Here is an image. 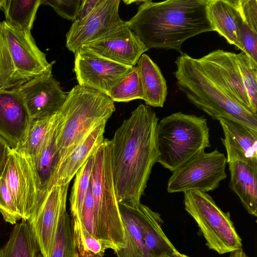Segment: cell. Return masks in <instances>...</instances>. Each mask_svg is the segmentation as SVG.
I'll use <instances>...</instances> for the list:
<instances>
[{
	"instance_id": "33",
	"label": "cell",
	"mask_w": 257,
	"mask_h": 257,
	"mask_svg": "<svg viewBox=\"0 0 257 257\" xmlns=\"http://www.w3.org/2000/svg\"><path fill=\"white\" fill-rule=\"evenodd\" d=\"M236 56L252 110L257 113V62L242 52Z\"/></svg>"
},
{
	"instance_id": "3",
	"label": "cell",
	"mask_w": 257,
	"mask_h": 257,
	"mask_svg": "<svg viewBox=\"0 0 257 257\" xmlns=\"http://www.w3.org/2000/svg\"><path fill=\"white\" fill-rule=\"evenodd\" d=\"M207 0L143 1L125 22L148 49L175 50L190 38L214 31L206 13Z\"/></svg>"
},
{
	"instance_id": "27",
	"label": "cell",
	"mask_w": 257,
	"mask_h": 257,
	"mask_svg": "<svg viewBox=\"0 0 257 257\" xmlns=\"http://www.w3.org/2000/svg\"><path fill=\"white\" fill-rule=\"evenodd\" d=\"M58 112L48 117L32 121L26 141L19 148L31 158L33 163L40 155L55 127Z\"/></svg>"
},
{
	"instance_id": "16",
	"label": "cell",
	"mask_w": 257,
	"mask_h": 257,
	"mask_svg": "<svg viewBox=\"0 0 257 257\" xmlns=\"http://www.w3.org/2000/svg\"><path fill=\"white\" fill-rule=\"evenodd\" d=\"M82 47L115 62L134 66L149 49L128 28L123 25L101 39Z\"/></svg>"
},
{
	"instance_id": "23",
	"label": "cell",
	"mask_w": 257,
	"mask_h": 257,
	"mask_svg": "<svg viewBox=\"0 0 257 257\" xmlns=\"http://www.w3.org/2000/svg\"><path fill=\"white\" fill-rule=\"evenodd\" d=\"M118 207L124 228L125 247L115 252L117 257H150L133 207L120 203Z\"/></svg>"
},
{
	"instance_id": "22",
	"label": "cell",
	"mask_w": 257,
	"mask_h": 257,
	"mask_svg": "<svg viewBox=\"0 0 257 257\" xmlns=\"http://www.w3.org/2000/svg\"><path fill=\"white\" fill-rule=\"evenodd\" d=\"M142 84L143 98L147 105L162 107L168 94L166 81L158 66L143 54L136 66Z\"/></svg>"
},
{
	"instance_id": "28",
	"label": "cell",
	"mask_w": 257,
	"mask_h": 257,
	"mask_svg": "<svg viewBox=\"0 0 257 257\" xmlns=\"http://www.w3.org/2000/svg\"><path fill=\"white\" fill-rule=\"evenodd\" d=\"M94 153L76 173L71 190L70 203L72 217L77 218L80 222L84 202L89 186Z\"/></svg>"
},
{
	"instance_id": "37",
	"label": "cell",
	"mask_w": 257,
	"mask_h": 257,
	"mask_svg": "<svg viewBox=\"0 0 257 257\" xmlns=\"http://www.w3.org/2000/svg\"><path fill=\"white\" fill-rule=\"evenodd\" d=\"M102 0H82L77 17L72 25H77L83 21Z\"/></svg>"
},
{
	"instance_id": "2",
	"label": "cell",
	"mask_w": 257,
	"mask_h": 257,
	"mask_svg": "<svg viewBox=\"0 0 257 257\" xmlns=\"http://www.w3.org/2000/svg\"><path fill=\"white\" fill-rule=\"evenodd\" d=\"M159 118L147 105L140 104L116 130L111 143V163L118 203H141L152 168L158 162Z\"/></svg>"
},
{
	"instance_id": "6",
	"label": "cell",
	"mask_w": 257,
	"mask_h": 257,
	"mask_svg": "<svg viewBox=\"0 0 257 257\" xmlns=\"http://www.w3.org/2000/svg\"><path fill=\"white\" fill-rule=\"evenodd\" d=\"M158 163L171 172L210 147L209 128L204 116L177 112L158 122Z\"/></svg>"
},
{
	"instance_id": "15",
	"label": "cell",
	"mask_w": 257,
	"mask_h": 257,
	"mask_svg": "<svg viewBox=\"0 0 257 257\" xmlns=\"http://www.w3.org/2000/svg\"><path fill=\"white\" fill-rule=\"evenodd\" d=\"M31 122L26 106L15 89L0 90V137L11 149L24 144Z\"/></svg>"
},
{
	"instance_id": "5",
	"label": "cell",
	"mask_w": 257,
	"mask_h": 257,
	"mask_svg": "<svg viewBox=\"0 0 257 257\" xmlns=\"http://www.w3.org/2000/svg\"><path fill=\"white\" fill-rule=\"evenodd\" d=\"M93 200L94 237L106 248L125 247L124 228L118 207L111 163L110 140L104 139L94 153L90 179Z\"/></svg>"
},
{
	"instance_id": "20",
	"label": "cell",
	"mask_w": 257,
	"mask_h": 257,
	"mask_svg": "<svg viewBox=\"0 0 257 257\" xmlns=\"http://www.w3.org/2000/svg\"><path fill=\"white\" fill-rule=\"evenodd\" d=\"M229 187L238 196L247 212L257 216V167L240 161L228 163Z\"/></svg>"
},
{
	"instance_id": "10",
	"label": "cell",
	"mask_w": 257,
	"mask_h": 257,
	"mask_svg": "<svg viewBox=\"0 0 257 257\" xmlns=\"http://www.w3.org/2000/svg\"><path fill=\"white\" fill-rule=\"evenodd\" d=\"M74 54V70L78 85L107 95L133 67L108 59L84 47Z\"/></svg>"
},
{
	"instance_id": "7",
	"label": "cell",
	"mask_w": 257,
	"mask_h": 257,
	"mask_svg": "<svg viewBox=\"0 0 257 257\" xmlns=\"http://www.w3.org/2000/svg\"><path fill=\"white\" fill-rule=\"evenodd\" d=\"M184 195L185 209L197 223L209 249L223 254L242 248L229 212L223 211L206 192L190 190Z\"/></svg>"
},
{
	"instance_id": "40",
	"label": "cell",
	"mask_w": 257,
	"mask_h": 257,
	"mask_svg": "<svg viewBox=\"0 0 257 257\" xmlns=\"http://www.w3.org/2000/svg\"><path fill=\"white\" fill-rule=\"evenodd\" d=\"M160 257H181V253H180L179 251L175 253L174 254L171 255H166V256H163Z\"/></svg>"
},
{
	"instance_id": "24",
	"label": "cell",
	"mask_w": 257,
	"mask_h": 257,
	"mask_svg": "<svg viewBox=\"0 0 257 257\" xmlns=\"http://www.w3.org/2000/svg\"><path fill=\"white\" fill-rule=\"evenodd\" d=\"M39 246L28 221L14 226L7 241L0 247V257H38Z\"/></svg>"
},
{
	"instance_id": "14",
	"label": "cell",
	"mask_w": 257,
	"mask_h": 257,
	"mask_svg": "<svg viewBox=\"0 0 257 257\" xmlns=\"http://www.w3.org/2000/svg\"><path fill=\"white\" fill-rule=\"evenodd\" d=\"M15 89L22 97L32 121L57 113L67 95L52 72L34 77Z\"/></svg>"
},
{
	"instance_id": "29",
	"label": "cell",
	"mask_w": 257,
	"mask_h": 257,
	"mask_svg": "<svg viewBox=\"0 0 257 257\" xmlns=\"http://www.w3.org/2000/svg\"><path fill=\"white\" fill-rule=\"evenodd\" d=\"M107 96L113 102H127L143 99V89L136 66H133L111 88Z\"/></svg>"
},
{
	"instance_id": "9",
	"label": "cell",
	"mask_w": 257,
	"mask_h": 257,
	"mask_svg": "<svg viewBox=\"0 0 257 257\" xmlns=\"http://www.w3.org/2000/svg\"><path fill=\"white\" fill-rule=\"evenodd\" d=\"M2 176L6 181L23 221L35 211L40 186L34 163L20 148L11 149Z\"/></svg>"
},
{
	"instance_id": "42",
	"label": "cell",
	"mask_w": 257,
	"mask_h": 257,
	"mask_svg": "<svg viewBox=\"0 0 257 257\" xmlns=\"http://www.w3.org/2000/svg\"><path fill=\"white\" fill-rule=\"evenodd\" d=\"M181 257H189V256L187 255H186V254L181 253Z\"/></svg>"
},
{
	"instance_id": "8",
	"label": "cell",
	"mask_w": 257,
	"mask_h": 257,
	"mask_svg": "<svg viewBox=\"0 0 257 257\" xmlns=\"http://www.w3.org/2000/svg\"><path fill=\"white\" fill-rule=\"evenodd\" d=\"M226 157L217 149L210 153L204 152L173 172L167 191H213L226 178Z\"/></svg>"
},
{
	"instance_id": "31",
	"label": "cell",
	"mask_w": 257,
	"mask_h": 257,
	"mask_svg": "<svg viewBox=\"0 0 257 257\" xmlns=\"http://www.w3.org/2000/svg\"><path fill=\"white\" fill-rule=\"evenodd\" d=\"M74 242L80 257H102L106 248L84 227L76 217H72Z\"/></svg>"
},
{
	"instance_id": "21",
	"label": "cell",
	"mask_w": 257,
	"mask_h": 257,
	"mask_svg": "<svg viewBox=\"0 0 257 257\" xmlns=\"http://www.w3.org/2000/svg\"><path fill=\"white\" fill-rule=\"evenodd\" d=\"M106 122L95 127L63 162L58 169L55 185L69 184L79 169L102 143Z\"/></svg>"
},
{
	"instance_id": "39",
	"label": "cell",
	"mask_w": 257,
	"mask_h": 257,
	"mask_svg": "<svg viewBox=\"0 0 257 257\" xmlns=\"http://www.w3.org/2000/svg\"><path fill=\"white\" fill-rule=\"evenodd\" d=\"M228 257H248L242 248L229 253Z\"/></svg>"
},
{
	"instance_id": "18",
	"label": "cell",
	"mask_w": 257,
	"mask_h": 257,
	"mask_svg": "<svg viewBox=\"0 0 257 257\" xmlns=\"http://www.w3.org/2000/svg\"><path fill=\"white\" fill-rule=\"evenodd\" d=\"M143 239L150 257L171 255L178 252L163 231L160 214L142 204L133 207Z\"/></svg>"
},
{
	"instance_id": "38",
	"label": "cell",
	"mask_w": 257,
	"mask_h": 257,
	"mask_svg": "<svg viewBox=\"0 0 257 257\" xmlns=\"http://www.w3.org/2000/svg\"><path fill=\"white\" fill-rule=\"evenodd\" d=\"M11 149L7 143L0 137V177L2 176L8 156Z\"/></svg>"
},
{
	"instance_id": "34",
	"label": "cell",
	"mask_w": 257,
	"mask_h": 257,
	"mask_svg": "<svg viewBox=\"0 0 257 257\" xmlns=\"http://www.w3.org/2000/svg\"><path fill=\"white\" fill-rule=\"evenodd\" d=\"M0 212L5 221L12 225L22 219L5 180L0 177Z\"/></svg>"
},
{
	"instance_id": "17",
	"label": "cell",
	"mask_w": 257,
	"mask_h": 257,
	"mask_svg": "<svg viewBox=\"0 0 257 257\" xmlns=\"http://www.w3.org/2000/svg\"><path fill=\"white\" fill-rule=\"evenodd\" d=\"M224 133L221 138L227 154V163L245 162L257 167V131L234 119L217 118Z\"/></svg>"
},
{
	"instance_id": "35",
	"label": "cell",
	"mask_w": 257,
	"mask_h": 257,
	"mask_svg": "<svg viewBox=\"0 0 257 257\" xmlns=\"http://www.w3.org/2000/svg\"><path fill=\"white\" fill-rule=\"evenodd\" d=\"M82 0H41V5L51 7L61 17L74 21Z\"/></svg>"
},
{
	"instance_id": "26",
	"label": "cell",
	"mask_w": 257,
	"mask_h": 257,
	"mask_svg": "<svg viewBox=\"0 0 257 257\" xmlns=\"http://www.w3.org/2000/svg\"><path fill=\"white\" fill-rule=\"evenodd\" d=\"M41 0H6L3 7L6 20L11 27L31 32Z\"/></svg>"
},
{
	"instance_id": "25",
	"label": "cell",
	"mask_w": 257,
	"mask_h": 257,
	"mask_svg": "<svg viewBox=\"0 0 257 257\" xmlns=\"http://www.w3.org/2000/svg\"><path fill=\"white\" fill-rule=\"evenodd\" d=\"M241 15L240 49L257 62V0H239Z\"/></svg>"
},
{
	"instance_id": "43",
	"label": "cell",
	"mask_w": 257,
	"mask_h": 257,
	"mask_svg": "<svg viewBox=\"0 0 257 257\" xmlns=\"http://www.w3.org/2000/svg\"><path fill=\"white\" fill-rule=\"evenodd\" d=\"M38 257H43V256H42V255L41 253H40L39 254V255H38Z\"/></svg>"
},
{
	"instance_id": "36",
	"label": "cell",
	"mask_w": 257,
	"mask_h": 257,
	"mask_svg": "<svg viewBox=\"0 0 257 257\" xmlns=\"http://www.w3.org/2000/svg\"><path fill=\"white\" fill-rule=\"evenodd\" d=\"M81 222L85 229L94 237L93 200L90 183L84 202Z\"/></svg>"
},
{
	"instance_id": "32",
	"label": "cell",
	"mask_w": 257,
	"mask_h": 257,
	"mask_svg": "<svg viewBox=\"0 0 257 257\" xmlns=\"http://www.w3.org/2000/svg\"><path fill=\"white\" fill-rule=\"evenodd\" d=\"M26 82L17 72L0 31V90L15 89Z\"/></svg>"
},
{
	"instance_id": "4",
	"label": "cell",
	"mask_w": 257,
	"mask_h": 257,
	"mask_svg": "<svg viewBox=\"0 0 257 257\" xmlns=\"http://www.w3.org/2000/svg\"><path fill=\"white\" fill-rule=\"evenodd\" d=\"M115 110L114 102L107 95L78 84L72 88L58 111L59 168L77 146L95 127L107 122Z\"/></svg>"
},
{
	"instance_id": "13",
	"label": "cell",
	"mask_w": 257,
	"mask_h": 257,
	"mask_svg": "<svg viewBox=\"0 0 257 257\" xmlns=\"http://www.w3.org/2000/svg\"><path fill=\"white\" fill-rule=\"evenodd\" d=\"M120 0H102L81 23L71 25L66 34V46L74 54L83 46L99 40L117 29L125 21L119 17Z\"/></svg>"
},
{
	"instance_id": "12",
	"label": "cell",
	"mask_w": 257,
	"mask_h": 257,
	"mask_svg": "<svg viewBox=\"0 0 257 257\" xmlns=\"http://www.w3.org/2000/svg\"><path fill=\"white\" fill-rule=\"evenodd\" d=\"M69 185H54L28 221L43 257L52 256L59 218L66 209Z\"/></svg>"
},
{
	"instance_id": "11",
	"label": "cell",
	"mask_w": 257,
	"mask_h": 257,
	"mask_svg": "<svg viewBox=\"0 0 257 257\" xmlns=\"http://www.w3.org/2000/svg\"><path fill=\"white\" fill-rule=\"evenodd\" d=\"M0 31L8 46L14 67L26 81L52 72L54 62L49 63L46 55L37 47L31 32L20 31L5 21L0 22Z\"/></svg>"
},
{
	"instance_id": "1",
	"label": "cell",
	"mask_w": 257,
	"mask_h": 257,
	"mask_svg": "<svg viewBox=\"0 0 257 257\" xmlns=\"http://www.w3.org/2000/svg\"><path fill=\"white\" fill-rule=\"evenodd\" d=\"M174 75L189 101L213 119L228 118L257 131L254 113L236 53L217 49L200 58L182 53Z\"/></svg>"
},
{
	"instance_id": "19",
	"label": "cell",
	"mask_w": 257,
	"mask_h": 257,
	"mask_svg": "<svg viewBox=\"0 0 257 257\" xmlns=\"http://www.w3.org/2000/svg\"><path fill=\"white\" fill-rule=\"evenodd\" d=\"M206 13L214 31L239 50L241 15L239 0H207Z\"/></svg>"
},
{
	"instance_id": "41",
	"label": "cell",
	"mask_w": 257,
	"mask_h": 257,
	"mask_svg": "<svg viewBox=\"0 0 257 257\" xmlns=\"http://www.w3.org/2000/svg\"><path fill=\"white\" fill-rule=\"evenodd\" d=\"M6 0H0V9H3V7L5 3Z\"/></svg>"
},
{
	"instance_id": "30",
	"label": "cell",
	"mask_w": 257,
	"mask_h": 257,
	"mask_svg": "<svg viewBox=\"0 0 257 257\" xmlns=\"http://www.w3.org/2000/svg\"><path fill=\"white\" fill-rule=\"evenodd\" d=\"M51 257H80L74 242L71 220L66 209L59 218Z\"/></svg>"
}]
</instances>
